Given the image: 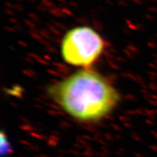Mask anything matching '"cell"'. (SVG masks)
<instances>
[{
  "label": "cell",
  "instance_id": "6da1fadb",
  "mask_svg": "<svg viewBox=\"0 0 157 157\" xmlns=\"http://www.w3.org/2000/svg\"><path fill=\"white\" fill-rule=\"evenodd\" d=\"M47 94L71 118L84 124L104 119L116 109L121 96L106 77L82 68L48 86Z\"/></svg>",
  "mask_w": 157,
  "mask_h": 157
},
{
  "label": "cell",
  "instance_id": "7a4b0ae2",
  "mask_svg": "<svg viewBox=\"0 0 157 157\" xmlns=\"http://www.w3.org/2000/svg\"><path fill=\"white\" fill-rule=\"evenodd\" d=\"M106 42L94 29L80 26L65 34L60 44V54L67 64L89 68L101 58Z\"/></svg>",
  "mask_w": 157,
  "mask_h": 157
},
{
  "label": "cell",
  "instance_id": "3957f363",
  "mask_svg": "<svg viewBox=\"0 0 157 157\" xmlns=\"http://www.w3.org/2000/svg\"><path fill=\"white\" fill-rule=\"evenodd\" d=\"M11 152V146L8 142L5 134L2 132L1 134V153L2 156H5Z\"/></svg>",
  "mask_w": 157,
  "mask_h": 157
}]
</instances>
